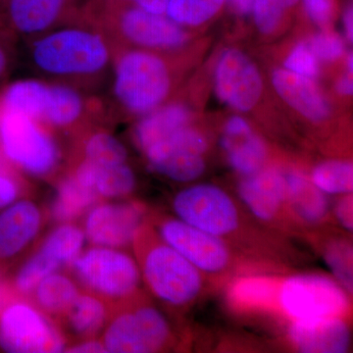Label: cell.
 <instances>
[{
  "mask_svg": "<svg viewBox=\"0 0 353 353\" xmlns=\"http://www.w3.org/2000/svg\"><path fill=\"white\" fill-rule=\"evenodd\" d=\"M85 101L75 88L66 85H50L48 99L41 123L57 128H72L85 112Z\"/></svg>",
  "mask_w": 353,
  "mask_h": 353,
  "instance_id": "28",
  "label": "cell"
},
{
  "mask_svg": "<svg viewBox=\"0 0 353 353\" xmlns=\"http://www.w3.org/2000/svg\"><path fill=\"white\" fill-rule=\"evenodd\" d=\"M284 176L290 216L301 233L309 236L328 228L333 217L327 194L301 172H284Z\"/></svg>",
  "mask_w": 353,
  "mask_h": 353,
  "instance_id": "16",
  "label": "cell"
},
{
  "mask_svg": "<svg viewBox=\"0 0 353 353\" xmlns=\"http://www.w3.org/2000/svg\"><path fill=\"white\" fill-rule=\"evenodd\" d=\"M103 199H127L136 189L137 178L126 163L99 165L81 159L70 172Z\"/></svg>",
  "mask_w": 353,
  "mask_h": 353,
  "instance_id": "22",
  "label": "cell"
},
{
  "mask_svg": "<svg viewBox=\"0 0 353 353\" xmlns=\"http://www.w3.org/2000/svg\"><path fill=\"white\" fill-rule=\"evenodd\" d=\"M81 159L99 165L126 163L128 150L122 143L108 132H92L83 139Z\"/></svg>",
  "mask_w": 353,
  "mask_h": 353,
  "instance_id": "32",
  "label": "cell"
},
{
  "mask_svg": "<svg viewBox=\"0 0 353 353\" xmlns=\"http://www.w3.org/2000/svg\"><path fill=\"white\" fill-rule=\"evenodd\" d=\"M234 12L245 15L252 12L254 0H226Z\"/></svg>",
  "mask_w": 353,
  "mask_h": 353,
  "instance_id": "43",
  "label": "cell"
},
{
  "mask_svg": "<svg viewBox=\"0 0 353 353\" xmlns=\"http://www.w3.org/2000/svg\"><path fill=\"white\" fill-rule=\"evenodd\" d=\"M353 199L352 194H341L331 209L332 217L347 233L353 231Z\"/></svg>",
  "mask_w": 353,
  "mask_h": 353,
  "instance_id": "39",
  "label": "cell"
},
{
  "mask_svg": "<svg viewBox=\"0 0 353 353\" xmlns=\"http://www.w3.org/2000/svg\"><path fill=\"white\" fill-rule=\"evenodd\" d=\"M343 24H345V32H347V39L350 41H353V12L352 7H348L343 15Z\"/></svg>",
  "mask_w": 353,
  "mask_h": 353,
  "instance_id": "46",
  "label": "cell"
},
{
  "mask_svg": "<svg viewBox=\"0 0 353 353\" xmlns=\"http://www.w3.org/2000/svg\"><path fill=\"white\" fill-rule=\"evenodd\" d=\"M309 17L319 25L331 22L334 12V0H303Z\"/></svg>",
  "mask_w": 353,
  "mask_h": 353,
  "instance_id": "40",
  "label": "cell"
},
{
  "mask_svg": "<svg viewBox=\"0 0 353 353\" xmlns=\"http://www.w3.org/2000/svg\"><path fill=\"white\" fill-rule=\"evenodd\" d=\"M74 0H3L0 9L7 25L25 36L50 31L73 13Z\"/></svg>",
  "mask_w": 353,
  "mask_h": 353,
  "instance_id": "18",
  "label": "cell"
},
{
  "mask_svg": "<svg viewBox=\"0 0 353 353\" xmlns=\"http://www.w3.org/2000/svg\"><path fill=\"white\" fill-rule=\"evenodd\" d=\"M9 62H10V57H9L8 50H7L6 44L0 41V79L8 70Z\"/></svg>",
  "mask_w": 353,
  "mask_h": 353,
  "instance_id": "44",
  "label": "cell"
},
{
  "mask_svg": "<svg viewBox=\"0 0 353 353\" xmlns=\"http://www.w3.org/2000/svg\"><path fill=\"white\" fill-rule=\"evenodd\" d=\"M148 214L139 201H101L85 213L83 231L92 245L125 250L132 246Z\"/></svg>",
  "mask_w": 353,
  "mask_h": 353,
  "instance_id": "13",
  "label": "cell"
},
{
  "mask_svg": "<svg viewBox=\"0 0 353 353\" xmlns=\"http://www.w3.org/2000/svg\"><path fill=\"white\" fill-rule=\"evenodd\" d=\"M352 60H353L352 54V53H350V57H348V59H347V67H348V70H350V73H352V68H353Z\"/></svg>",
  "mask_w": 353,
  "mask_h": 353,
  "instance_id": "47",
  "label": "cell"
},
{
  "mask_svg": "<svg viewBox=\"0 0 353 353\" xmlns=\"http://www.w3.org/2000/svg\"><path fill=\"white\" fill-rule=\"evenodd\" d=\"M2 2H3V0H0V4H1Z\"/></svg>",
  "mask_w": 353,
  "mask_h": 353,
  "instance_id": "48",
  "label": "cell"
},
{
  "mask_svg": "<svg viewBox=\"0 0 353 353\" xmlns=\"http://www.w3.org/2000/svg\"><path fill=\"white\" fill-rule=\"evenodd\" d=\"M333 273L334 280L340 283L350 296L353 292L352 245L350 239L333 234L328 228L309 234Z\"/></svg>",
  "mask_w": 353,
  "mask_h": 353,
  "instance_id": "26",
  "label": "cell"
},
{
  "mask_svg": "<svg viewBox=\"0 0 353 353\" xmlns=\"http://www.w3.org/2000/svg\"><path fill=\"white\" fill-rule=\"evenodd\" d=\"M82 292L68 272L57 271L43 278L27 297L57 323Z\"/></svg>",
  "mask_w": 353,
  "mask_h": 353,
  "instance_id": "23",
  "label": "cell"
},
{
  "mask_svg": "<svg viewBox=\"0 0 353 353\" xmlns=\"http://www.w3.org/2000/svg\"><path fill=\"white\" fill-rule=\"evenodd\" d=\"M81 290L117 305L143 292L136 257L125 250L92 245L83 250L68 268Z\"/></svg>",
  "mask_w": 353,
  "mask_h": 353,
  "instance_id": "6",
  "label": "cell"
},
{
  "mask_svg": "<svg viewBox=\"0 0 353 353\" xmlns=\"http://www.w3.org/2000/svg\"><path fill=\"white\" fill-rule=\"evenodd\" d=\"M272 83L278 94L306 119L318 123L329 117L328 102L310 78L278 69L272 75Z\"/></svg>",
  "mask_w": 353,
  "mask_h": 353,
  "instance_id": "21",
  "label": "cell"
},
{
  "mask_svg": "<svg viewBox=\"0 0 353 353\" xmlns=\"http://www.w3.org/2000/svg\"><path fill=\"white\" fill-rule=\"evenodd\" d=\"M308 46L316 57L326 61H334L340 58L345 48L340 37L332 32L316 34L311 39Z\"/></svg>",
  "mask_w": 353,
  "mask_h": 353,
  "instance_id": "36",
  "label": "cell"
},
{
  "mask_svg": "<svg viewBox=\"0 0 353 353\" xmlns=\"http://www.w3.org/2000/svg\"><path fill=\"white\" fill-rule=\"evenodd\" d=\"M336 90L343 95H352L353 92V83L350 76L343 77L336 83Z\"/></svg>",
  "mask_w": 353,
  "mask_h": 353,
  "instance_id": "45",
  "label": "cell"
},
{
  "mask_svg": "<svg viewBox=\"0 0 353 353\" xmlns=\"http://www.w3.org/2000/svg\"><path fill=\"white\" fill-rule=\"evenodd\" d=\"M285 69L299 75L315 78L319 74L317 57L307 44L299 43L285 62Z\"/></svg>",
  "mask_w": 353,
  "mask_h": 353,
  "instance_id": "35",
  "label": "cell"
},
{
  "mask_svg": "<svg viewBox=\"0 0 353 353\" xmlns=\"http://www.w3.org/2000/svg\"><path fill=\"white\" fill-rule=\"evenodd\" d=\"M297 2L299 0H254L252 12L259 31L263 34L275 31L284 14Z\"/></svg>",
  "mask_w": 353,
  "mask_h": 353,
  "instance_id": "34",
  "label": "cell"
},
{
  "mask_svg": "<svg viewBox=\"0 0 353 353\" xmlns=\"http://www.w3.org/2000/svg\"><path fill=\"white\" fill-rule=\"evenodd\" d=\"M111 310L112 307L101 297L82 290L55 324L68 345L97 339L108 324Z\"/></svg>",
  "mask_w": 353,
  "mask_h": 353,
  "instance_id": "20",
  "label": "cell"
},
{
  "mask_svg": "<svg viewBox=\"0 0 353 353\" xmlns=\"http://www.w3.org/2000/svg\"><path fill=\"white\" fill-rule=\"evenodd\" d=\"M132 248L143 283L174 312L192 307L211 285L194 265L162 240L148 221L139 228Z\"/></svg>",
  "mask_w": 353,
  "mask_h": 353,
  "instance_id": "2",
  "label": "cell"
},
{
  "mask_svg": "<svg viewBox=\"0 0 353 353\" xmlns=\"http://www.w3.org/2000/svg\"><path fill=\"white\" fill-rule=\"evenodd\" d=\"M190 111L182 104H170L155 108L139 121L134 130L137 145L143 152L158 141L189 126Z\"/></svg>",
  "mask_w": 353,
  "mask_h": 353,
  "instance_id": "25",
  "label": "cell"
},
{
  "mask_svg": "<svg viewBox=\"0 0 353 353\" xmlns=\"http://www.w3.org/2000/svg\"><path fill=\"white\" fill-rule=\"evenodd\" d=\"M311 182L326 194H352L353 190L352 162L328 160L318 164L311 174Z\"/></svg>",
  "mask_w": 353,
  "mask_h": 353,
  "instance_id": "31",
  "label": "cell"
},
{
  "mask_svg": "<svg viewBox=\"0 0 353 353\" xmlns=\"http://www.w3.org/2000/svg\"><path fill=\"white\" fill-rule=\"evenodd\" d=\"M99 340L110 353L168 352L178 343L173 326L143 290L113 306Z\"/></svg>",
  "mask_w": 353,
  "mask_h": 353,
  "instance_id": "5",
  "label": "cell"
},
{
  "mask_svg": "<svg viewBox=\"0 0 353 353\" xmlns=\"http://www.w3.org/2000/svg\"><path fill=\"white\" fill-rule=\"evenodd\" d=\"M352 296L338 281L324 274L278 276L273 313L290 322L332 316L350 317Z\"/></svg>",
  "mask_w": 353,
  "mask_h": 353,
  "instance_id": "7",
  "label": "cell"
},
{
  "mask_svg": "<svg viewBox=\"0 0 353 353\" xmlns=\"http://www.w3.org/2000/svg\"><path fill=\"white\" fill-rule=\"evenodd\" d=\"M25 188L15 176L0 170V210L24 197Z\"/></svg>",
  "mask_w": 353,
  "mask_h": 353,
  "instance_id": "38",
  "label": "cell"
},
{
  "mask_svg": "<svg viewBox=\"0 0 353 353\" xmlns=\"http://www.w3.org/2000/svg\"><path fill=\"white\" fill-rule=\"evenodd\" d=\"M208 146L202 132L187 126L146 148L143 153L153 171L175 182L190 183L205 171L203 155Z\"/></svg>",
  "mask_w": 353,
  "mask_h": 353,
  "instance_id": "12",
  "label": "cell"
},
{
  "mask_svg": "<svg viewBox=\"0 0 353 353\" xmlns=\"http://www.w3.org/2000/svg\"><path fill=\"white\" fill-rule=\"evenodd\" d=\"M148 221L162 240L194 265L213 287L229 285L243 276L278 271L269 265L248 259L217 236L178 217L150 212Z\"/></svg>",
  "mask_w": 353,
  "mask_h": 353,
  "instance_id": "3",
  "label": "cell"
},
{
  "mask_svg": "<svg viewBox=\"0 0 353 353\" xmlns=\"http://www.w3.org/2000/svg\"><path fill=\"white\" fill-rule=\"evenodd\" d=\"M17 296L11 288L8 274L0 270V310L13 296Z\"/></svg>",
  "mask_w": 353,
  "mask_h": 353,
  "instance_id": "42",
  "label": "cell"
},
{
  "mask_svg": "<svg viewBox=\"0 0 353 353\" xmlns=\"http://www.w3.org/2000/svg\"><path fill=\"white\" fill-rule=\"evenodd\" d=\"M110 46L97 28L71 26L39 37L31 50L32 63L46 75L85 79L102 73L111 61Z\"/></svg>",
  "mask_w": 353,
  "mask_h": 353,
  "instance_id": "4",
  "label": "cell"
},
{
  "mask_svg": "<svg viewBox=\"0 0 353 353\" xmlns=\"http://www.w3.org/2000/svg\"><path fill=\"white\" fill-rule=\"evenodd\" d=\"M169 0H88V6H134L148 12L166 14Z\"/></svg>",
  "mask_w": 353,
  "mask_h": 353,
  "instance_id": "37",
  "label": "cell"
},
{
  "mask_svg": "<svg viewBox=\"0 0 353 353\" xmlns=\"http://www.w3.org/2000/svg\"><path fill=\"white\" fill-rule=\"evenodd\" d=\"M262 79L250 58L238 50H229L221 57L215 75L218 97L236 110L254 108L262 94Z\"/></svg>",
  "mask_w": 353,
  "mask_h": 353,
  "instance_id": "15",
  "label": "cell"
},
{
  "mask_svg": "<svg viewBox=\"0 0 353 353\" xmlns=\"http://www.w3.org/2000/svg\"><path fill=\"white\" fill-rule=\"evenodd\" d=\"M350 317L332 316L290 322L288 340L303 353L347 352L352 341Z\"/></svg>",
  "mask_w": 353,
  "mask_h": 353,
  "instance_id": "17",
  "label": "cell"
},
{
  "mask_svg": "<svg viewBox=\"0 0 353 353\" xmlns=\"http://www.w3.org/2000/svg\"><path fill=\"white\" fill-rule=\"evenodd\" d=\"M0 150L16 168L39 178L52 176L61 160L57 141L41 122L1 108Z\"/></svg>",
  "mask_w": 353,
  "mask_h": 353,
  "instance_id": "8",
  "label": "cell"
},
{
  "mask_svg": "<svg viewBox=\"0 0 353 353\" xmlns=\"http://www.w3.org/2000/svg\"><path fill=\"white\" fill-rule=\"evenodd\" d=\"M64 352L73 353H103L106 352V350L103 343H101L99 338H97L70 343L65 348Z\"/></svg>",
  "mask_w": 353,
  "mask_h": 353,
  "instance_id": "41",
  "label": "cell"
},
{
  "mask_svg": "<svg viewBox=\"0 0 353 353\" xmlns=\"http://www.w3.org/2000/svg\"><path fill=\"white\" fill-rule=\"evenodd\" d=\"M101 201L102 199L94 190L69 173L57 183V192L50 204V217L57 224L72 223Z\"/></svg>",
  "mask_w": 353,
  "mask_h": 353,
  "instance_id": "24",
  "label": "cell"
},
{
  "mask_svg": "<svg viewBox=\"0 0 353 353\" xmlns=\"http://www.w3.org/2000/svg\"><path fill=\"white\" fill-rule=\"evenodd\" d=\"M48 214L34 199H18L0 210V270L8 274L32 252L41 238Z\"/></svg>",
  "mask_w": 353,
  "mask_h": 353,
  "instance_id": "14",
  "label": "cell"
},
{
  "mask_svg": "<svg viewBox=\"0 0 353 353\" xmlns=\"http://www.w3.org/2000/svg\"><path fill=\"white\" fill-rule=\"evenodd\" d=\"M172 208L179 219L217 236L248 259L277 270L285 263L283 236L257 222L238 199L218 185L185 188L174 197Z\"/></svg>",
  "mask_w": 353,
  "mask_h": 353,
  "instance_id": "1",
  "label": "cell"
},
{
  "mask_svg": "<svg viewBox=\"0 0 353 353\" xmlns=\"http://www.w3.org/2000/svg\"><path fill=\"white\" fill-rule=\"evenodd\" d=\"M239 201L265 228L280 236H303L290 216L284 172L262 169L238 183Z\"/></svg>",
  "mask_w": 353,
  "mask_h": 353,
  "instance_id": "11",
  "label": "cell"
},
{
  "mask_svg": "<svg viewBox=\"0 0 353 353\" xmlns=\"http://www.w3.org/2000/svg\"><path fill=\"white\" fill-rule=\"evenodd\" d=\"M67 345L57 325L27 297L13 296L0 310V350L3 352H62Z\"/></svg>",
  "mask_w": 353,
  "mask_h": 353,
  "instance_id": "10",
  "label": "cell"
},
{
  "mask_svg": "<svg viewBox=\"0 0 353 353\" xmlns=\"http://www.w3.org/2000/svg\"><path fill=\"white\" fill-rule=\"evenodd\" d=\"M221 145L232 168L240 175H254L265 168L266 145L240 116H233L228 120Z\"/></svg>",
  "mask_w": 353,
  "mask_h": 353,
  "instance_id": "19",
  "label": "cell"
},
{
  "mask_svg": "<svg viewBox=\"0 0 353 353\" xmlns=\"http://www.w3.org/2000/svg\"><path fill=\"white\" fill-rule=\"evenodd\" d=\"M226 0H169L166 15L179 25L199 26L211 19Z\"/></svg>",
  "mask_w": 353,
  "mask_h": 353,
  "instance_id": "33",
  "label": "cell"
},
{
  "mask_svg": "<svg viewBox=\"0 0 353 353\" xmlns=\"http://www.w3.org/2000/svg\"><path fill=\"white\" fill-rule=\"evenodd\" d=\"M170 75L161 58L132 50L116 60L114 94L121 105L132 113L157 108L170 92Z\"/></svg>",
  "mask_w": 353,
  "mask_h": 353,
  "instance_id": "9",
  "label": "cell"
},
{
  "mask_svg": "<svg viewBox=\"0 0 353 353\" xmlns=\"http://www.w3.org/2000/svg\"><path fill=\"white\" fill-rule=\"evenodd\" d=\"M11 277V288L17 296L28 297L37 285L51 273L61 270L63 265L41 245L34 248L31 255L24 259Z\"/></svg>",
  "mask_w": 353,
  "mask_h": 353,
  "instance_id": "29",
  "label": "cell"
},
{
  "mask_svg": "<svg viewBox=\"0 0 353 353\" xmlns=\"http://www.w3.org/2000/svg\"><path fill=\"white\" fill-rule=\"evenodd\" d=\"M48 90L50 85L39 81H17L4 90L0 108L24 114L41 122L48 103Z\"/></svg>",
  "mask_w": 353,
  "mask_h": 353,
  "instance_id": "27",
  "label": "cell"
},
{
  "mask_svg": "<svg viewBox=\"0 0 353 353\" xmlns=\"http://www.w3.org/2000/svg\"><path fill=\"white\" fill-rule=\"evenodd\" d=\"M85 233L81 227L72 223L58 224L41 243L44 250L52 253L67 269L83 252Z\"/></svg>",
  "mask_w": 353,
  "mask_h": 353,
  "instance_id": "30",
  "label": "cell"
}]
</instances>
